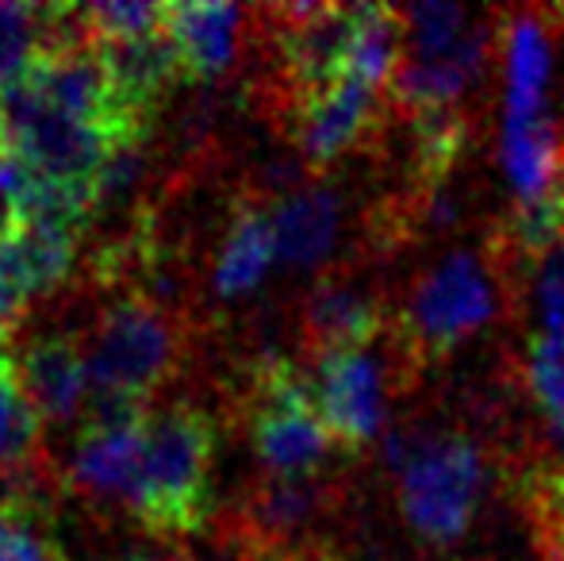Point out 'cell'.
Listing matches in <instances>:
<instances>
[{"label":"cell","mask_w":564,"mask_h":561,"mask_svg":"<svg viewBox=\"0 0 564 561\" xmlns=\"http://www.w3.org/2000/svg\"><path fill=\"white\" fill-rule=\"evenodd\" d=\"M0 128H4V116H0Z\"/></svg>","instance_id":"obj_24"},{"label":"cell","mask_w":564,"mask_h":561,"mask_svg":"<svg viewBox=\"0 0 564 561\" xmlns=\"http://www.w3.org/2000/svg\"><path fill=\"white\" fill-rule=\"evenodd\" d=\"M0 354H4V338H0Z\"/></svg>","instance_id":"obj_23"},{"label":"cell","mask_w":564,"mask_h":561,"mask_svg":"<svg viewBox=\"0 0 564 561\" xmlns=\"http://www.w3.org/2000/svg\"><path fill=\"white\" fill-rule=\"evenodd\" d=\"M388 123V93L361 77H341L330 89L307 97L284 123V139L296 147L304 173L327 177L349 154H369Z\"/></svg>","instance_id":"obj_7"},{"label":"cell","mask_w":564,"mask_h":561,"mask_svg":"<svg viewBox=\"0 0 564 561\" xmlns=\"http://www.w3.org/2000/svg\"><path fill=\"white\" fill-rule=\"evenodd\" d=\"M51 4H0V85L12 82L46 46Z\"/></svg>","instance_id":"obj_19"},{"label":"cell","mask_w":564,"mask_h":561,"mask_svg":"<svg viewBox=\"0 0 564 561\" xmlns=\"http://www.w3.org/2000/svg\"><path fill=\"white\" fill-rule=\"evenodd\" d=\"M538 320V331L564 335V242L534 266L527 281V327Z\"/></svg>","instance_id":"obj_20"},{"label":"cell","mask_w":564,"mask_h":561,"mask_svg":"<svg viewBox=\"0 0 564 561\" xmlns=\"http://www.w3.org/2000/svg\"><path fill=\"white\" fill-rule=\"evenodd\" d=\"M300 366L323 423L330 427L349 462L377 446L388 434L392 408L400 400L419 397L426 385V374L411 362L392 331H384L372 346L327 354Z\"/></svg>","instance_id":"obj_5"},{"label":"cell","mask_w":564,"mask_h":561,"mask_svg":"<svg viewBox=\"0 0 564 561\" xmlns=\"http://www.w3.org/2000/svg\"><path fill=\"white\" fill-rule=\"evenodd\" d=\"M54 477L46 473L43 423L23 397L12 354H0V500L46 504Z\"/></svg>","instance_id":"obj_13"},{"label":"cell","mask_w":564,"mask_h":561,"mask_svg":"<svg viewBox=\"0 0 564 561\" xmlns=\"http://www.w3.org/2000/svg\"><path fill=\"white\" fill-rule=\"evenodd\" d=\"M246 12L235 4H165V35L177 46L188 82H224L242 54Z\"/></svg>","instance_id":"obj_15"},{"label":"cell","mask_w":564,"mask_h":561,"mask_svg":"<svg viewBox=\"0 0 564 561\" xmlns=\"http://www.w3.org/2000/svg\"><path fill=\"white\" fill-rule=\"evenodd\" d=\"M388 331L431 377L476 338L496 331L507 338L527 335V281L480 231L476 239L453 242L395 284Z\"/></svg>","instance_id":"obj_2"},{"label":"cell","mask_w":564,"mask_h":561,"mask_svg":"<svg viewBox=\"0 0 564 561\" xmlns=\"http://www.w3.org/2000/svg\"><path fill=\"white\" fill-rule=\"evenodd\" d=\"M193 315L158 304L139 289H119L97 315L85 343L89 392L154 408L185 374Z\"/></svg>","instance_id":"obj_3"},{"label":"cell","mask_w":564,"mask_h":561,"mask_svg":"<svg viewBox=\"0 0 564 561\" xmlns=\"http://www.w3.org/2000/svg\"><path fill=\"white\" fill-rule=\"evenodd\" d=\"M165 561H196V558H193V554H170Z\"/></svg>","instance_id":"obj_21"},{"label":"cell","mask_w":564,"mask_h":561,"mask_svg":"<svg viewBox=\"0 0 564 561\" xmlns=\"http://www.w3.org/2000/svg\"><path fill=\"white\" fill-rule=\"evenodd\" d=\"M408 51V31H403V12L388 4H357L354 28H349V54L346 74L361 77L365 85L388 93L395 69Z\"/></svg>","instance_id":"obj_17"},{"label":"cell","mask_w":564,"mask_h":561,"mask_svg":"<svg viewBox=\"0 0 564 561\" xmlns=\"http://www.w3.org/2000/svg\"><path fill=\"white\" fill-rule=\"evenodd\" d=\"M395 312V284L384 266L365 258H341L338 266L312 278L300 304L292 308V343L296 362L372 346L388 331Z\"/></svg>","instance_id":"obj_6"},{"label":"cell","mask_w":564,"mask_h":561,"mask_svg":"<svg viewBox=\"0 0 564 561\" xmlns=\"http://www.w3.org/2000/svg\"><path fill=\"white\" fill-rule=\"evenodd\" d=\"M77 227L51 219H0V338L23 327L31 304L69 281L82 250Z\"/></svg>","instance_id":"obj_8"},{"label":"cell","mask_w":564,"mask_h":561,"mask_svg":"<svg viewBox=\"0 0 564 561\" xmlns=\"http://www.w3.org/2000/svg\"><path fill=\"white\" fill-rule=\"evenodd\" d=\"M216 420L200 400H158L147 416V446L134 496L127 504L154 539H181L212 519Z\"/></svg>","instance_id":"obj_4"},{"label":"cell","mask_w":564,"mask_h":561,"mask_svg":"<svg viewBox=\"0 0 564 561\" xmlns=\"http://www.w3.org/2000/svg\"><path fill=\"white\" fill-rule=\"evenodd\" d=\"M503 362L534 423L553 439H564V335L527 331L503 338Z\"/></svg>","instance_id":"obj_16"},{"label":"cell","mask_w":564,"mask_h":561,"mask_svg":"<svg viewBox=\"0 0 564 561\" xmlns=\"http://www.w3.org/2000/svg\"><path fill=\"white\" fill-rule=\"evenodd\" d=\"M269 219H273V239H276V266L289 273H315L338 266V247L349 219L346 193L330 185L327 177H315L284 193L281 201L269 204Z\"/></svg>","instance_id":"obj_9"},{"label":"cell","mask_w":564,"mask_h":561,"mask_svg":"<svg viewBox=\"0 0 564 561\" xmlns=\"http://www.w3.org/2000/svg\"><path fill=\"white\" fill-rule=\"evenodd\" d=\"M97 51L100 62H105L108 82H112L116 100L142 128H154L158 112L170 105V97L181 89V82H188L185 66H181V54L170 43L165 28L150 31V35L105 43Z\"/></svg>","instance_id":"obj_12"},{"label":"cell","mask_w":564,"mask_h":561,"mask_svg":"<svg viewBox=\"0 0 564 561\" xmlns=\"http://www.w3.org/2000/svg\"><path fill=\"white\" fill-rule=\"evenodd\" d=\"M43 516V504L0 500V561H69Z\"/></svg>","instance_id":"obj_18"},{"label":"cell","mask_w":564,"mask_h":561,"mask_svg":"<svg viewBox=\"0 0 564 561\" xmlns=\"http://www.w3.org/2000/svg\"><path fill=\"white\" fill-rule=\"evenodd\" d=\"M142 446H147V420L85 423L66 465L69 488L93 504H119V508H127L134 496V485H139Z\"/></svg>","instance_id":"obj_14"},{"label":"cell","mask_w":564,"mask_h":561,"mask_svg":"<svg viewBox=\"0 0 564 561\" xmlns=\"http://www.w3.org/2000/svg\"><path fill=\"white\" fill-rule=\"evenodd\" d=\"M338 561H361V558H357V554H349V550H346V554H341Z\"/></svg>","instance_id":"obj_22"},{"label":"cell","mask_w":564,"mask_h":561,"mask_svg":"<svg viewBox=\"0 0 564 561\" xmlns=\"http://www.w3.org/2000/svg\"><path fill=\"white\" fill-rule=\"evenodd\" d=\"M23 397L43 427H69L89 408V358L85 343L66 331L39 335L12 354Z\"/></svg>","instance_id":"obj_10"},{"label":"cell","mask_w":564,"mask_h":561,"mask_svg":"<svg viewBox=\"0 0 564 561\" xmlns=\"http://www.w3.org/2000/svg\"><path fill=\"white\" fill-rule=\"evenodd\" d=\"M395 511L426 554H453L480 527L499 488V450L460 412H423L380 439Z\"/></svg>","instance_id":"obj_1"},{"label":"cell","mask_w":564,"mask_h":561,"mask_svg":"<svg viewBox=\"0 0 564 561\" xmlns=\"http://www.w3.org/2000/svg\"><path fill=\"white\" fill-rule=\"evenodd\" d=\"M273 266H276V239H273V219H269V204L242 188V196L230 204L216 247H212L204 284H208L212 300L227 308L253 296Z\"/></svg>","instance_id":"obj_11"}]
</instances>
